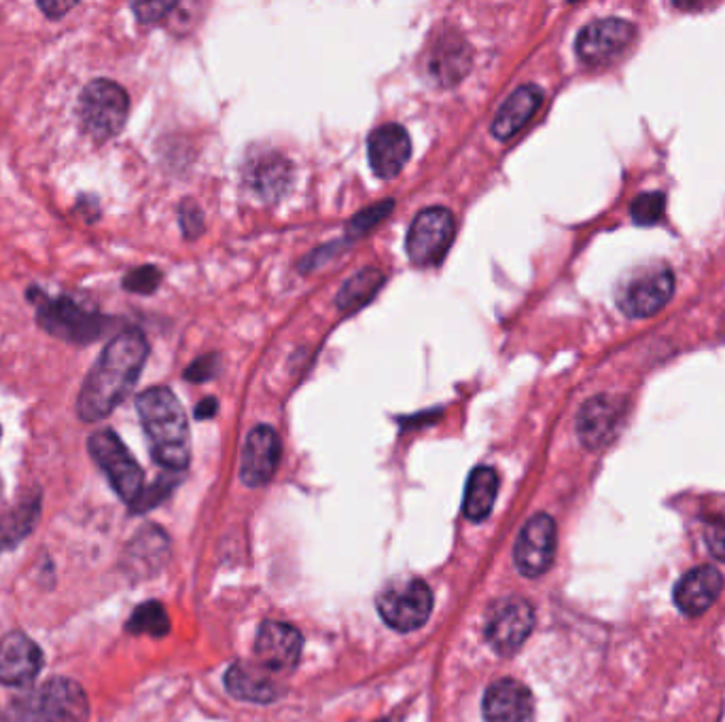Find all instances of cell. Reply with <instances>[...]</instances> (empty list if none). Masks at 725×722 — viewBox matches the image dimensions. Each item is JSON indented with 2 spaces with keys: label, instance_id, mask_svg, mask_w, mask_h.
<instances>
[{
  "label": "cell",
  "instance_id": "12",
  "mask_svg": "<svg viewBox=\"0 0 725 722\" xmlns=\"http://www.w3.org/2000/svg\"><path fill=\"white\" fill-rule=\"evenodd\" d=\"M635 36V24L620 18H603L579 32L575 52L588 66H604L617 60L633 45Z\"/></svg>",
  "mask_w": 725,
  "mask_h": 722
},
{
  "label": "cell",
  "instance_id": "25",
  "mask_svg": "<svg viewBox=\"0 0 725 722\" xmlns=\"http://www.w3.org/2000/svg\"><path fill=\"white\" fill-rule=\"evenodd\" d=\"M41 515V494L34 492L26 496L18 507L0 517V549H11L24 541Z\"/></svg>",
  "mask_w": 725,
  "mask_h": 722
},
{
  "label": "cell",
  "instance_id": "24",
  "mask_svg": "<svg viewBox=\"0 0 725 722\" xmlns=\"http://www.w3.org/2000/svg\"><path fill=\"white\" fill-rule=\"evenodd\" d=\"M499 492V475L490 466H478L467 482V492H465V503H462V512L471 521H483L497 500Z\"/></svg>",
  "mask_w": 725,
  "mask_h": 722
},
{
  "label": "cell",
  "instance_id": "15",
  "mask_svg": "<svg viewBox=\"0 0 725 722\" xmlns=\"http://www.w3.org/2000/svg\"><path fill=\"white\" fill-rule=\"evenodd\" d=\"M302 633L287 623L266 621L255 640V655L268 672H289L302 657Z\"/></svg>",
  "mask_w": 725,
  "mask_h": 722
},
{
  "label": "cell",
  "instance_id": "17",
  "mask_svg": "<svg viewBox=\"0 0 725 722\" xmlns=\"http://www.w3.org/2000/svg\"><path fill=\"white\" fill-rule=\"evenodd\" d=\"M369 166L382 181L394 179L412 157V143L405 127L387 123L376 127L367 140Z\"/></svg>",
  "mask_w": 725,
  "mask_h": 722
},
{
  "label": "cell",
  "instance_id": "36",
  "mask_svg": "<svg viewBox=\"0 0 725 722\" xmlns=\"http://www.w3.org/2000/svg\"><path fill=\"white\" fill-rule=\"evenodd\" d=\"M49 20H60L68 11L79 7V2H60V0H49V2H38L36 4Z\"/></svg>",
  "mask_w": 725,
  "mask_h": 722
},
{
  "label": "cell",
  "instance_id": "37",
  "mask_svg": "<svg viewBox=\"0 0 725 722\" xmlns=\"http://www.w3.org/2000/svg\"><path fill=\"white\" fill-rule=\"evenodd\" d=\"M216 398H204V401H200V405L196 407V418L198 420H211L212 416L216 414Z\"/></svg>",
  "mask_w": 725,
  "mask_h": 722
},
{
  "label": "cell",
  "instance_id": "38",
  "mask_svg": "<svg viewBox=\"0 0 725 722\" xmlns=\"http://www.w3.org/2000/svg\"><path fill=\"white\" fill-rule=\"evenodd\" d=\"M380 722H394V721H380Z\"/></svg>",
  "mask_w": 725,
  "mask_h": 722
},
{
  "label": "cell",
  "instance_id": "16",
  "mask_svg": "<svg viewBox=\"0 0 725 722\" xmlns=\"http://www.w3.org/2000/svg\"><path fill=\"white\" fill-rule=\"evenodd\" d=\"M43 667V653L29 635L13 632L0 638V682L7 687H29Z\"/></svg>",
  "mask_w": 725,
  "mask_h": 722
},
{
  "label": "cell",
  "instance_id": "11",
  "mask_svg": "<svg viewBox=\"0 0 725 722\" xmlns=\"http://www.w3.org/2000/svg\"><path fill=\"white\" fill-rule=\"evenodd\" d=\"M473 49L460 32H437L424 54V72L439 88L458 86L471 70Z\"/></svg>",
  "mask_w": 725,
  "mask_h": 722
},
{
  "label": "cell",
  "instance_id": "32",
  "mask_svg": "<svg viewBox=\"0 0 725 722\" xmlns=\"http://www.w3.org/2000/svg\"><path fill=\"white\" fill-rule=\"evenodd\" d=\"M172 487H175V482H172V480H168V477L157 480V482L153 483V487H149V489H143V494L136 498V503L132 505V509L138 512L149 511L152 507L159 505V503L170 494Z\"/></svg>",
  "mask_w": 725,
  "mask_h": 722
},
{
  "label": "cell",
  "instance_id": "1",
  "mask_svg": "<svg viewBox=\"0 0 725 722\" xmlns=\"http://www.w3.org/2000/svg\"><path fill=\"white\" fill-rule=\"evenodd\" d=\"M147 359L149 341L141 329L127 327L113 335L81 384L77 396L79 420L91 424L109 418L134 391Z\"/></svg>",
  "mask_w": 725,
  "mask_h": 722
},
{
  "label": "cell",
  "instance_id": "20",
  "mask_svg": "<svg viewBox=\"0 0 725 722\" xmlns=\"http://www.w3.org/2000/svg\"><path fill=\"white\" fill-rule=\"evenodd\" d=\"M724 591V574L713 566H698L681 576L674 587V603L685 617L706 612Z\"/></svg>",
  "mask_w": 725,
  "mask_h": 722
},
{
  "label": "cell",
  "instance_id": "14",
  "mask_svg": "<svg viewBox=\"0 0 725 722\" xmlns=\"http://www.w3.org/2000/svg\"><path fill=\"white\" fill-rule=\"evenodd\" d=\"M556 557V521L539 512L526 521L514 546V562L524 576H542Z\"/></svg>",
  "mask_w": 725,
  "mask_h": 722
},
{
  "label": "cell",
  "instance_id": "35",
  "mask_svg": "<svg viewBox=\"0 0 725 722\" xmlns=\"http://www.w3.org/2000/svg\"><path fill=\"white\" fill-rule=\"evenodd\" d=\"M172 9H177V2H134L132 4V11L136 13V18H138L141 24L159 22Z\"/></svg>",
  "mask_w": 725,
  "mask_h": 722
},
{
  "label": "cell",
  "instance_id": "33",
  "mask_svg": "<svg viewBox=\"0 0 725 722\" xmlns=\"http://www.w3.org/2000/svg\"><path fill=\"white\" fill-rule=\"evenodd\" d=\"M179 218H181V229L185 238L196 240L204 232V214H202L196 202H189V200L182 202Z\"/></svg>",
  "mask_w": 725,
  "mask_h": 722
},
{
  "label": "cell",
  "instance_id": "30",
  "mask_svg": "<svg viewBox=\"0 0 725 722\" xmlns=\"http://www.w3.org/2000/svg\"><path fill=\"white\" fill-rule=\"evenodd\" d=\"M393 212V202L387 200L382 204L369 206L365 211L359 212L357 216H353V221L348 223V238H359L362 234H367L369 229H373L384 216H389Z\"/></svg>",
  "mask_w": 725,
  "mask_h": 722
},
{
  "label": "cell",
  "instance_id": "4",
  "mask_svg": "<svg viewBox=\"0 0 725 722\" xmlns=\"http://www.w3.org/2000/svg\"><path fill=\"white\" fill-rule=\"evenodd\" d=\"M130 115V95L111 79H93L81 93L77 117L93 143H109L120 136Z\"/></svg>",
  "mask_w": 725,
  "mask_h": 722
},
{
  "label": "cell",
  "instance_id": "2",
  "mask_svg": "<svg viewBox=\"0 0 725 722\" xmlns=\"http://www.w3.org/2000/svg\"><path fill=\"white\" fill-rule=\"evenodd\" d=\"M136 411L147 432L153 460L168 471H185L191 458L189 421L170 388L155 386L136 396Z\"/></svg>",
  "mask_w": 725,
  "mask_h": 722
},
{
  "label": "cell",
  "instance_id": "13",
  "mask_svg": "<svg viewBox=\"0 0 725 722\" xmlns=\"http://www.w3.org/2000/svg\"><path fill=\"white\" fill-rule=\"evenodd\" d=\"M626 416V403L620 396L599 394L585 401L577 414V437L585 450H603L620 432Z\"/></svg>",
  "mask_w": 725,
  "mask_h": 722
},
{
  "label": "cell",
  "instance_id": "26",
  "mask_svg": "<svg viewBox=\"0 0 725 722\" xmlns=\"http://www.w3.org/2000/svg\"><path fill=\"white\" fill-rule=\"evenodd\" d=\"M382 284H384V273L376 268H367L355 273L337 293V307L342 312L359 309L376 297Z\"/></svg>",
  "mask_w": 725,
  "mask_h": 722
},
{
  "label": "cell",
  "instance_id": "19",
  "mask_svg": "<svg viewBox=\"0 0 725 722\" xmlns=\"http://www.w3.org/2000/svg\"><path fill=\"white\" fill-rule=\"evenodd\" d=\"M483 721L533 722L535 703L531 691L512 678L499 680L483 695Z\"/></svg>",
  "mask_w": 725,
  "mask_h": 722
},
{
  "label": "cell",
  "instance_id": "7",
  "mask_svg": "<svg viewBox=\"0 0 725 722\" xmlns=\"http://www.w3.org/2000/svg\"><path fill=\"white\" fill-rule=\"evenodd\" d=\"M29 722H88L90 701L86 691L68 678H52L29 699Z\"/></svg>",
  "mask_w": 725,
  "mask_h": 722
},
{
  "label": "cell",
  "instance_id": "18",
  "mask_svg": "<svg viewBox=\"0 0 725 722\" xmlns=\"http://www.w3.org/2000/svg\"><path fill=\"white\" fill-rule=\"evenodd\" d=\"M280 462V439L272 426H255L242 450V482L248 487H261L270 482Z\"/></svg>",
  "mask_w": 725,
  "mask_h": 722
},
{
  "label": "cell",
  "instance_id": "39",
  "mask_svg": "<svg viewBox=\"0 0 725 722\" xmlns=\"http://www.w3.org/2000/svg\"><path fill=\"white\" fill-rule=\"evenodd\" d=\"M0 435H2V428H0Z\"/></svg>",
  "mask_w": 725,
  "mask_h": 722
},
{
  "label": "cell",
  "instance_id": "10",
  "mask_svg": "<svg viewBox=\"0 0 725 722\" xmlns=\"http://www.w3.org/2000/svg\"><path fill=\"white\" fill-rule=\"evenodd\" d=\"M674 295V275L668 268L633 273L617 291V307L628 318H649L658 314Z\"/></svg>",
  "mask_w": 725,
  "mask_h": 722
},
{
  "label": "cell",
  "instance_id": "23",
  "mask_svg": "<svg viewBox=\"0 0 725 722\" xmlns=\"http://www.w3.org/2000/svg\"><path fill=\"white\" fill-rule=\"evenodd\" d=\"M225 687L232 697L253 703H270L280 695L270 672L259 663H234L225 674Z\"/></svg>",
  "mask_w": 725,
  "mask_h": 722
},
{
  "label": "cell",
  "instance_id": "8",
  "mask_svg": "<svg viewBox=\"0 0 725 722\" xmlns=\"http://www.w3.org/2000/svg\"><path fill=\"white\" fill-rule=\"evenodd\" d=\"M533 625H535L533 606L524 598L510 596L490 606L486 614L483 635L494 653L512 655L526 642Z\"/></svg>",
  "mask_w": 725,
  "mask_h": 722
},
{
  "label": "cell",
  "instance_id": "28",
  "mask_svg": "<svg viewBox=\"0 0 725 722\" xmlns=\"http://www.w3.org/2000/svg\"><path fill=\"white\" fill-rule=\"evenodd\" d=\"M666 211V195L660 191H651V193H643L638 195L633 206H631V214L635 218L636 225H656L662 221Z\"/></svg>",
  "mask_w": 725,
  "mask_h": 722
},
{
  "label": "cell",
  "instance_id": "3",
  "mask_svg": "<svg viewBox=\"0 0 725 722\" xmlns=\"http://www.w3.org/2000/svg\"><path fill=\"white\" fill-rule=\"evenodd\" d=\"M26 300L34 305L38 327L66 343L90 346L107 332L113 331L118 325L113 316L83 307L68 295L52 297L38 286H29Z\"/></svg>",
  "mask_w": 725,
  "mask_h": 722
},
{
  "label": "cell",
  "instance_id": "34",
  "mask_svg": "<svg viewBox=\"0 0 725 722\" xmlns=\"http://www.w3.org/2000/svg\"><path fill=\"white\" fill-rule=\"evenodd\" d=\"M216 371H219V357H216V354H207V357H200L198 361L191 362V364L185 369L182 377H185L187 382L202 384V382H209L211 377H214Z\"/></svg>",
  "mask_w": 725,
  "mask_h": 722
},
{
  "label": "cell",
  "instance_id": "27",
  "mask_svg": "<svg viewBox=\"0 0 725 722\" xmlns=\"http://www.w3.org/2000/svg\"><path fill=\"white\" fill-rule=\"evenodd\" d=\"M125 630L134 635L147 633L153 638H164L166 633L170 632V619L161 603L145 602L132 612Z\"/></svg>",
  "mask_w": 725,
  "mask_h": 722
},
{
  "label": "cell",
  "instance_id": "21",
  "mask_svg": "<svg viewBox=\"0 0 725 722\" xmlns=\"http://www.w3.org/2000/svg\"><path fill=\"white\" fill-rule=\"evenodd\" d=\"M293 181L291 163L278 153H264L246 166V184L266 202L280 200Z\"/></svg>",
  "mask_w": 725,
  "mask_h": 722
},
{
  "label": "cell",
  "instance_id": "22",
  "mask_svg": "<svg viewBox=\"0 0 725 722\" xmlns=\"http://www.w3.org/2000/svg\"><path fill=\"white\" fill-rule=\"evenodd\" d=\"M544 102V91L537 86H522L503 102L497 117L492 121V136L499 140H510L515 136L533 115L539 111Z\"/></svg>",
  "mask_w": 725,
  "mask_h": 722
},
{
  "label": "cell",
  "instance_id": "31",
  "mask_svg": "<svg viewBox=\"0 0 725 722\" xmlns=\"http://www.w3.org/2000/svg\"><path fill=\"white\" fill-rule=\"evenodd\" d=\"M704 542L717 560L725 562V511L709 519L704 530Z\"/></svg>",
  "mask_w": 725,
  "mask_h": 722
},
{
  "label": "cell",
  "instance_id": "5",
  "mask_svg": "<svg viewBox=\"0 0 725 722\" xmlns=\"http://www.w3.org/2000/svg\"><path fill=\"white\" fill-rule=\"evenodd\" d=\"M88 452L121 500L134 505L145 489V473L120 437L111 428L96 430L88 439Z\"/></svg>",
  "mask_w": 725,
  "mask_h": 722
},
{
  "label": "cell",
  "instance_id": "6",
  "mask_svg": "<svg viewBox=\"0 0 725 722\" xmlns=\"http://www.w3.org/2000/svg\"><path fill=\"white\" fill-rule=\"evenodd\" d=\"M433 610V594L423 578H410L389 585L378 596V612L397 632H414L423 628Z\"/></svg>",
  "mask_w": 725,
  "mask_h": 722
},
{
  "label": "cell",
  "instance_id": "9",
  "mask_svg": "<svg viewBox=\"0 0 725 722\" xmlns=\"http://www.w3.org/2000/svg\"><path fill=\"white\" fill-rule=\"evenodd\" d=\"M453 212L446 208H426L410 225L405 248L410 261L419 268L437 266L454 240Z\"/></svg>",
  "mask_w": 725,
  "mask_h": 722
},
{
  "label": "cell",
  "instance_id": "29",
  "mask_svg": "<svg viewBox=\"0 0 725 722\" xmlns=\"http://www.w3.org/2000/svg\"><path fill=\"white\" fill-rule=\"evenodd\" d=\"M161 278H164L161 271L157 270L155 266H143V268L127 271L121 280V286L134 295H152L161 284Z\"/></svg>",
  "mask_w": 725,
  "mask_h": 722
}]
</instances>
